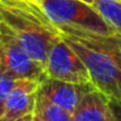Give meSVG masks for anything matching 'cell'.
Here are the masks:
<instances>
[{
    "label": "cell",
    "instance_id": "4",
    "mask_svg": "<svg viewBox=\"0 0 121 121\" xmlns=\"http://www.w3.org/2000/svg\"><path fill=\"white\" fill-rule=\"evenodd\" d=\"M0 73L13 78H26L43 82L47 73L43 65L31 59L12 31L0 22Z\"/></svg>",
    "mask_w": 121,
    "mask_h": 121
},
{
    "label": "cell",
    "instance_id": "7",
    "mask_svg": "<svg viewBox=\"0 0 121 121\" xmlns=\"http://www.w3.org/2000/svg\"><path fill=\"white\" fill-rule=\"evenodd\" d=\"M39 85L40 82L34 79H16L7 98L4 115L0 121L16 120V118L33 115L35 112Z\"/></svg>",
    "mask_w": 121,
    "mask_h": 121
},
{
    "label": "cell",
    "instance_id": "2",
    "mask_svg": "<svg viewBox=\"0 0 121 121\" xmlns=\"http://www.w3.org/2000/svg\"><path fill=\"white\" fill-rule=\"evenodd\" d=\"M0 22L11 30L30 57L46 66L48 52L61 38V31L38 1L0 0Z\"/></svg>",
    "mask_w": 121,
    "mask_h": 121
},
{
    "label": "cell",
    "instance_id": "15",
    "mask_svg": "<svg viewBox=\"0 0 121 121\" xmlns=\"http://www.w3.org/2000/svg\"><path fill=\"white\" fill-rule=\"evenodd\" d=\"M82 1H85V3H87V4H91V5H92V3H94V0H82Z\"/></svg>",
    "mask_w": 121,
    "mask_h": 121
},
{
    "label": "cell",
    "instance_id": "12",
    "mask_svg": "<svg viewBox=\"0 0 121 121\" xmlns=\"http://www.w3.org/2000/svg\"><path fill=\"white\" fill-rule=\"evenodd\" d=\"M108 100H109V108L113 116V121H121V99L108 98Z\"/></svg>",
    "mask_w": 121,
    "mask_h": 121
},
{
    "label": "cell",
    "instance_id": "3",
    "mask_svg": "<svg viewBox=\"0 0 121 121\" xmlns=\"http://www.w3.org/2000/svg\"><path fill=\"white\" fill-rule=\"evenodd\" d=\"M39 4L56 27L66 26L100 35L117 34L94 5L82 0H42Z\"/></svg>",
    "mask_w": 121,
    "mask_h": 121
},
{
    "label": "cell",
    "instance_id": "13",
    "mask_svg": "<svg viewBox=\"0 0 121 121\" xmlns=\"http://www.w3.org/2000/svg\"><path fill=\"white\" fill-rule=\"evenodd\" d=\"M33 115H29V116H25V117H21V118H16V120H8V121H33Z\"/></svg>",
    "mask_w": 121,
    "mask_h": 121
},
{
    "label": "cell",
    "instance_id": "1",
    "mask_svg": "<svg viewBox=\"0 0 121 121\" xmlns=\"http://www.w3.org/2000/svg\"><path fill=\"white\" fill-rule=\"evenodd\" d=\"M57 29L85 63L95 89L108 98L121 99V35H100L66 26Z\"/></svg>",
    "mask_w": 121,
    "mask_h": 121
},
{
    "label": "cell",
    "instance_id": "5",
    "mask_svg": "<svg viewBox=\"0 0 121 121\" xmlns=\"http://www.w3.org/2000/svg\"><path fill=\"white\" fill-rule=\"evenodd\" d=\"M44 68L48 78L73 83H92L82 59L63 38L51 47Z\"/></svg>",
    "mask_w": 121,
    "mask_h": 121
},
{
    "label": "cell",
    "instance_id": "9",
    "mask_svg": "<svg viewBox=\"0 0 121 121\" xmlns=\"http://www.w3.org/2000/svg\"><path fill=\"white\" fill-rule=\"evenodd\" d=\"M34 113L39 116L43 121H73L72 112L57 104H53L52 102L40 96L39 94L37 96V105Z\"/></svg>",
    "mask_w": 121,
    "mask_h": 121
},
{
    "label": "cell",
    "instance_id": "10",
    "mask_svg": "<svg viewBox=\"0 0 121 121\" xmlns=\"http://www.w3.org/2000/svg\"><path fill=\"white\" fill-rule=\"evenodd\" d=\"M92 5L121 35V0H94Z\"/></svg>",
    "mask_w": 121,
    "mask_h": 121
},
{
    "label": "cell",
    "instance_id": "16",
    "mask_svg": "<svg viewBox=\"0 0 121 121\" xmlns=\"http://www.w3.org/2000/svg\"><path fill=\"white\" fill-rule=\"evenodd\" d=\"M35 1H38V3H40V1H42V0H35Z\"/></svg>",
    "mask_w": 121,
    "mask_h": 121
},
{
    "label": "cell",
    "instance_id": "6",
    "mask_svg": "<svg viewBox=\"0 0 121 121\" xmlns=\"http://www.w3.org/2000/svg\"><path fill=\"white\" fill-rule=\"evenodd\" d=\"M92 89H95L92 83H73L47 77L40 82L38 94L73 113L81 99Z\"/></svg>",
    "mask_w": 121,
    "mask_h": 121
},
{
    "label": "cell",
    "instance_id": "8",
    "mask_svg": "<svg viewBox=\"0 0 121 121\" xmlns=\"http://www.w3.org/2000/svg\"><path fill=\"white\" fill-rule=\"evenodd\" d=\"M73 121H113L109 100L102 91H89L73 112Z\"/></svg>",
    "mask_w": 121,
    "mask_h": 121
},
{
    "label": "cell",
    "instance_id": "11",
    "mask_svg": "<svg viewBox=\"0 0 121 121\" xmlns=\"http://www.w3.org/2000/svg\"><path fill=\"white\" fill-rule=\"evenodd\" d=\"M14 82H16V78H13L12 76L0 73V120L3 118L7 98H8Z\"/></svg>",
    "mask_w": 121,
    "mask_h": 121
},
{
    "label": "cell",
    "instance_id": "14",
    "mask_svg": "<svg viewBox=\"0 0 121 121\" xmlns=\"http://www.w3.org/2000/svg\"><path fill=\"white\" fill-rule=\"evenodd\" d=\"M33 121H43V120L38 115H35V113H34V116H33Z\"/></svg>",
    "mask_w": 121,
    "mask_h": 121
}]
</instances>
